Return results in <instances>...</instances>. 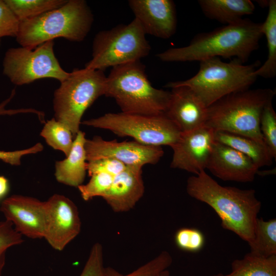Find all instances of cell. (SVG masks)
I'll return each instance as SVG.
<instances>
[{
	"label": "cell",
	"instance_id": "1",
	"mask_svg": "<svg viewBox=\"0 0 276 276\" xmlns=\"http://www.w3.org/2000/svg\"><path fill=\"white\" fill-rule=\"evenodd\" d=\"M262 23L249 19L196 35L185 47L172 48L156 55L163 62L201 61L219 57L234 58L243 63L259 47Z\"/></svg>",
	"mask_w": 276,
	"mask_h": 276
},
{
	"label": "cell",
	"instance_id": "2",
	"mask_svg": "<svg viewBox=\"0 0 276 276\" xmlns=\"http://www.w3.org/2000/svg\"><path fill=\"white\" fill-rule=\"evenodd\" d=\"M186 189L190 196L205 203L215 211L223 228L248 243L252 240L262 205L255 190L221 186L205 171L189 177Z\"/></svg>",
	"mask_w": 276,
	"mask_h": 276
},
{
	"label": "cell",
	"instance_id": "3",
	"mask_svg": "<svg viewBox=\"0 0 276 276\" xmlns=\"http://www.w3.org/2000/svg\"><path fill=\"white\" fill-rule=\"evenodd\" d=\"M93 22V14L85 1L67 0L58 8L19 21L16 39L21 47L31 49L59 37L80 42Z\"/></svg>",
	"mask_w": 276,
	"mask_h": 276
},
{
	"label": "cell",
	"instance_id": "4",
	"mask_svg": "<svg viewBox=\"0 0 276 276\" xmlns=\"http://www.w3.org/2000/svg\"><path fill=\"white\" fill-rule=\"evenodd\" d=\"M104 96L114 99L122 112L155 116L165 113L171 92L153 87L145 65L136 61L112 67Z\"/></svg>",
	"mask_w": 276,
	"mask_h": 276
},
{
	"label": "cell",
	"instance_id": "5",
	"mask_svg": "<svg viewBox=\"0 0 276 276\" xmlns=\"http://www.w3.org/2000/svg\"><path fill=\"white\" fill-rule=\"evenodd\" d=\"M275 94L269 88H248L229 94L208 107L205 125L214 131L241 135L265 145L260 131V119L264 108L272 102Z\"/></svg>",
	"mask_w": 276,
	"mask_h": 276
},
{
	"label": "cell",
	"instance_id": "6",
	"mask_svg": "<svg viewBox=\"0 0 276 276\" xmlns=\"http://www.w3.org/2000/svg\"><path fill=\"white\" fill-rule=\"evenodd\" d=\"M199 62V70L193 77L168 82L165 87L186 86L206 107L229 94L249 88L258 77L255 72L261 65L259 61L245 64L236 59L225 62L219 57Z\"/></svg>",
	"mask_w": 276,
	"mask_h": 276
},
{
	"label": "cell",
	"instance_id": "7",
	"mask_svg": "<svg viewBox=\"0 0 276 276\" xmlns=\"http://www.w3.org/2000/svg\"><path fill=\"white\" fill-rule=\"evenodd\" d=\"M106 76L104 72L75 69L60 82L54 92V119L64 124L75 137L80 131L82 117L93 103L105 95Z\"/></svg>",
	"mask_w": 276,
	"mask_h": 276
},
{
	"label": "cell",
	"instance_id": "8",
	"mask_svg": "<svg viewBox=\"0 0 276 276\" xmlns=\"http://www.w3.org/2000/svg\"><path fill=\"white\" fill-rule=\"evenodd\" d=\"M150 51L146 34L134 18L128 24L100 31L95 35L91 58L85 64V68L104 71L109 67L140 61Z\"/></svg>",
	"mask_w": 276,
	"mask_h": 276
},
{
	"label": "cell",
	"instance_id": "9",
	"mask_svg": "<svg viewBox=\"0 0 276 276\" xmlns=\"http://www.w3.org/2000/svg\"><path fill=\"white\" fill-rule=\"evenodd\" d=\"M81 124L108 130L119 136L131 137L138 143L154 146L171 147L181 134L165 113L147 116L110 112L85 120Z\"/></svg>",
	"mask_w": 276,
	"mask_h": 276
},
{
	"label": "cell",
	"instance_id": "10",
	"mask_svg": "<svg viewBox=\"0 0 276 276\" xmlns=\"http://www.w3.org/2000/svg\"><path fill=\"white\" fill-rule=\"evenodd\" d=\"M53 40L34 49L11 48L6 52L3 73L16 85L28 84L42 78H53L60 82L70 75L61 66L54 51Z\"/></svg>",
	"mask_w": 276,
	"mask_h": 276
},
{
	"label": "cell",
	"instance_id": "11",
	"mask_svg": "<svg viewBox=\"0 0 276 276\" xmlns=\"http://www.w3.org/2000/svg\"><path fill=\"white\" fill-rule=\"evenodd\" d=\"M84 147L87 162L109 158L127 167L155 164L164 153L160 146L146 145L135 141H106L98 136L86 139Z\"/></svg>",
	"mask_w": 276,
	"mask_h": 276
},
{
	"label": "cell",
	"instance_id": "12",
	"mask_svg": "<svg viewBox=\"0 0 276 276\" xmlns=\"http://www.w3.org/2000/svg\"><path fill=\"white\" fill-rule=\"evenodd\" d=\"M43 238L54 249L61 251L80 233L81 222L76 204L66 196L54 194L47 201Z\"/></svg>",
	"mask_w": 276,
	"mask_h": 276
},
{
	"label": "cell",
	"instance_id": "13",
	"mask_svg": "<svg viewBox=\"0 0 276 276\" xmlns=\"http://www.w3.org/2000/svg\"><path fill=\"white\" fill-rule=\"evenodd\" d=\"M215 141V131L205 125L181 133L171 147L173 153L170 167L195 175L205 171Z\"/></svg>",
	"mask_w": 276,
	"mask_h": 276
},
{
	"label": "cell",
	"instance_id": "14",
	"mask_svg": "<svg viewBox=\"0 0 276 276\" xmlns=\"http://www.w3.org/2000/svg\"><path fill=\"white\" fill-rule=\"evenodd\" d=\"M0 211L6 220L22 236L30 239L43 238L46 223L45 201L20 195L3 200Z\"/></svg>",
	"mask_w": 276,
	"mask_h": 276
},
{
	"label": "cell",
	"instance_id": "15",
	"mask_svg": "<svg viewBox=\"0 0 276 276\" xmlns=\"http://www.w3.org/2000/svg\"><path fill=\"white\" fill-rule=\"evenodd\" d=\"M129 6L145 33L169 39L176 32L177 14L172 0H130Z\"/></svg>",
	"mask_w": 276,
	"mask_h": 276
},
{
	"label": "cell",
	"instance_id": "16",
	"mask_svg": "<svg viewBox=\"0 0 276 276\" xmlns=\"http://www.w3.org/2000/svg\"><path fill=\"white\" fill-rule=\"evenodd\" d=\"M206 169L224 181H252L259 168L252 160L240 152L215 141Z\"/></svg>",
	"mask_w": 276,
	"mask_h": 276
},
{
	"label": "cell",
	"instance_id": "17",
	"mask_svg": "<svg viewBox=\"0 0 276 276\" xmlns=\"http://www.w3.org/2000/svg\"><path fill=\"white\" fill-rule=\"evenodd\" d=\"M166 116L176 126L181 133L205 125L207 108L188 87L173 86Z\"/></svg>",
	"mask_w": 276,
	"mask_h": 276
},
{
	"label": "cell",
	"instance_id": "18",
	"mask_svg": "<svg viewBox=\"0 0 276 276\" xmlns=\"http://www.w3.org/2000/svg\"><path fill=\"white\" fill-rule=\"evenodd\" d=\"M142 168L126 167L114 177L110 188L102 198L114 212L131 210L143 197L145 187Z\"/></svg>",
	"mask_w": 276,
	"mask_h": 276
},
{
	"label": "cell",
	"instance_id": "19",
	"mask_svg": "<svg viewBox=\"0 0 276 276\" xmlns=\"http://www.w3.org/2000/svg\"><path fill=\"white\" fill-rule=\"evenodd\" d=\"M86 140L85 133L80 130L66 158L55 163V176L59 182L77 188L83 184L87 172Z\"/></svg>",
	"mask_w": 276,
	"mask_h": 276
},
{
	"label": "cell",
	"instance_id": "20",
	"mask_svg": "<svg viewBox=\"0 0 276 276\" xmlns=\"http://www.w3.org/2000/svg\"><path fill=\"white\" fill-rule=\"evenodd\" d=\"M198 3L206 17L225 25L239 21L255 10L250 0H199Z\"/></svg>",
	"mask_w": 276,
	"mask_h": 276
},
{
	"label": "cell",
	"instance_id": "21",
	"mask_svg": "<svg viewBox=\"0 0 276 276\" xmlns=\"http://www.w3.org/2000/svg\"><path fill=\"white\" fill-rule=\"evenodd\" d=\"M215 139L248 156L259 169L272 164L273 158L267 147L254 139L223 131H215Z\"/></svg>",
	"mask_w": 276,
	"mask_h": 276
},
{
	"label": "cell",
	"instance_id": "22",
	"mask_svg": "<svg viewBox=\"0 0 276 276\" xmlns=\"http://www.w3.org/2000/svg\"><path fill=\"white\" fill-rule=\"evenodd\" d=\"M268 13L262 23V32L267 39L268 56L266 61L255 72L257 77L272 78L276 75V1L270 0Z\"/></svg>",
	"mask_w": 276,
	"mask_h": 276
},
{
	"label": "cell",
	"instance_id": "23",
	"mask_svg": "<svg viewBox=\"0 0 276 276\" xmlns=\"http://www.w3.org/2000/svg\"><path fill=\"white\" fill-rule=\"evenodd\" d=\"M223 276H276V255L264 257L247 253L232 263V271Z\"/></svg>",
	"mask_w": 276,
	"mask_h": 276
},
{
	"label": "cell",
	"instance_id": "24",
	"mask_svg": "<svg viewBox=\"0 0 276 276\" xmlns=\"http://www.w3.org/2000/svg\"><path fill=\"white\" fill-rule=\"evenodd\" d=\"M248 244L254 254L264 257L276 255V219L258 218L253 239Z\"/></svg>",
	"mask_w": 276,
	"mask_h": 276
},
{
	"label": "cell",
	"instance_id": "25",
	"mask_svg": "<svg viewBox=\"0 0 276 276\" xmlns=\"http://www.w3.org/2000/svg\"><path fill=\"white\" fill-rule=\"evenodd\" d=\"M20 21L32 18L64 5L67 0H4Z\"/></svg>",
	"mask_w": 276,
	"mask_h": 276
},
{
	"label": "cell",
	"instance_id": "26",
	"mask_svg": "<svg viewBox=\"0 0 276 276\" xmlns=\"http://www.w3.org/2000/svg\"><path fill=\"white\" fill-rule=\"evenodd\" d=\"M40 134L53 149L62 151L66 156L68 155L74 137L64 124L53 118L45 122Z\"/></svg>",
	"mask_w": 276,
	"mask_h": 276
},
{
	"label": "cell",
	"instance_id": "27",
	"mask_svg": "<svg viewBox=\"0 0 276 276\" xmlns=\"http://www.w3.org/2000/svg\"><path fill=\"white\" fill-rule=\"evenodd\" d=\"M172 263L171 255L167 251H163L152 260L128 274L123 275L108 267L104 268L103 276H157L160 272L166 270Z\"/></svg>",
	"mask_w": 276,
	"mask_h": 276
},
{
	"label": "cell",
	"instance_id": "28",
	"mask_svg": "<svg viewBox=\"0 0 276 276\" xmlns=\"http://www.w3.org/2000/svg\"><path fill=\"white\" fill-rule=\"evenodd\" d=\"M260 131L263 140L271 156L276 157V113L272 102L264 108L260 119Z\"/></svg>",
	"mask_w": 276,
	"mask_h": 276
},
{
	"label": "cell",
	"instance_id": "29",
	"mask_svg": "<svg viewBox=\"0 0 276 276\" xmlns=\"http://www.w3.org/2000/svg\"><path fill=\"white\" fill-rule=\"evenodd\" d=\"M88 182L78 187L82 199L88 201L96 197H103L111 187L114 177L99 173L91 175Z\"/></svg>",
	"mask_w": 276,
	"mask_h": 276
},
{
	"label": "cell",
	"instance_id": "30",
	"mask_svg": "<svg viewBox=\"0 0 276 276\" xmlns=\"http://www.w3.org/2000/svg\"><path fill=\"white\" fill-rule=\"evenodd\" d=\"M177 246L180 249L192 252L200 250L204 243L203 234L193 228H182L177 231L175 236Z\"/></svg>",
	"mask_w": 276,
	"mask_h": 276
},
{
	"label": "cell",
	"instance_id": "31",
	"mask_svg": "<svg viewBox=\"0 0 276 276\" xmlns=\"http://www.w3.org/2000/svg\"><path fill=\"white\" fill-rule=\"evenodd\" d=\"M104 268L102 246L99 243H96L90 249L88 259L79 276H103Z\"/></svg>",
	"mask_w": 276,
	"mask_h": 276
},
{
	"label": "cell",
	"instance_id": "32",
	"mask_svg": "<svg viewBox=\"0 0 276 276\" xmlns=\"http://www.w3.org/2000/svg\"><path fill=\"white\" fill-rule=\"evenodd\" d=\"M19 21L5 2L0 0V38L5 36L16 37Z\"/></svg>",
	"mask_w": 276,
	"mask_h": 276
},
{
	"label": "cell",
	"instance_id": "33",
	"mask_svg": "<svg viewBox=\"0 0 276 276\" xmlns=\"http://www.w3.org/2000/svg\"><path fill=\"white\" fill-rule=\"evenodd\" d=\"M123 163L112 158H105L87 162V172L89 176L104 173L113 176L123 171L126 167Z\"/></svg>",
	"mask_w": 276,
	"mask_h": 276
},
{
	"label": "cell",
	"instance_id": "34",
	"mask_svg": "<svg viewBox=\"0 0 276 276\" xmlns=\"http://www.w3.org/2000/svg\"><path fill=\"white\" fill-rule=\"evenodd\" d=\"M23 242L22 236L14 229L11 223L6 220L0 222V251H6Z\"/></svg>",
	"mask_w": 276,
	"mask_h": 276
},
{
	"label": "cell",
	"instance_id": "35",
	"mask_svg": "<svg viewBox=\"0 0 276 276\" xmlns=\"http://www.w3.org/2000/svg\"><path fill=\"white\" fill-rule=\"evenodd\" d=\"M43 146L40 143H37L33 146L24 150L13 151H0V160L13 166H19L21 163V158L25 155L35 154L42 151Z\"/></svg>",
	"mask_w": 276,
	"mask_h": 276
},
{
	"label": "cell",
	"instance_id": "36",
	"mask_svg": "<svg viewBox=\"0 0 276 276\" xmlns=\"http://www.w3.org/2000/svg\"><path fill=\"white\" fill-rule=\"evenodd\" d=\"M15 94V90L13 89L10 96L8 98L3 101L0 103V116L4 115H14L20 113H33L36 114L39 118L41 122L43 123L44 121V113L43 112L36 110L33 108H20L15 109H7L6 108L7 105L11 101L12 98L14 97Z\"/></svg>",
	"mask_w": 276,
	"mask_h": 276
},
{
	"label": "cell",
	"instance_id": "37",
	"mask_svg": "<svg viewBox=\"0 0 276 276\" xmlns=\"http://www.w3.org/2000/svg\"><path fill=\"white\" fill-rule=\"evenodd\" d=\"M9 190V185L8 179L4 176L0 175V200L6 195Z\"/></svg>",
	"mask_w": 276,
	"mask_h": 276
},
{
	"label": "cell",
	"instance_id": "38",
	"mask_svg": "<svg viewBox=\"0 0 276 276\" xmlns=\"http://www.w3.org/2000/svg\"><path fill=\"white\" fill-rule=\"evenodd\" d=\"M6 251H0V276H2V272L6 263Z\"/></svg>",
	"mask_w": 276,
	"mask_h": 276
},
{
	"label": "cell",
	"instance_id": "39",
	"mask_svg": "<svg viewBox=\"0 0 276 276\" xmlns=\"http://www.w3.org/2000/svg\"><path fill=\"white\" fill-rule=\"evenodd\" d=\"M222 273H219L213 276H223ZM157 276H170L169 272L166 269L160 272Z\"/></svg>",
	"mask_w": 276,
	"mask_h": 276
},
{
	"label": "cell",
	"instance_id": "40",
	"mask_svg": "<svg viewBox=\"0 0 276 276\" xmlns=\"http://www.w3.org/2000/svg\"><path fill=\"white\" fill-rule=\"evenodd\" d=\"M0 41H1V39H0Z\"/></svg>",
	"mask_w": 276,
	"mask_h": 276
}]
</instances>
